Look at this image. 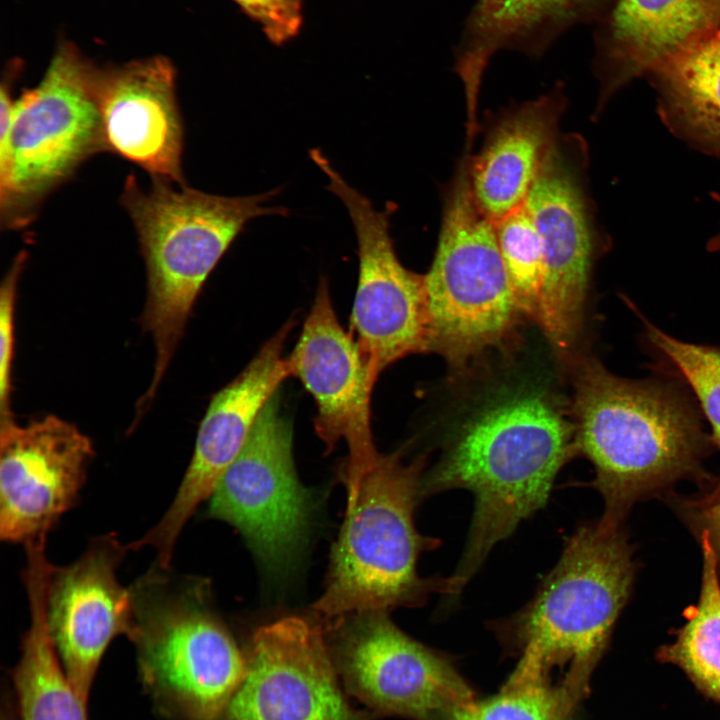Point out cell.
<instances>
[{
	"label": "cell",
	"instance_id": "cell-18",
	"mask_svg": "<svg viewBox=\"0 0 720 720\" xmlns=\"http://www.w3.org/2000/svg\"><path fill=\"white\" fill-rule=\"evenodd\" d=\"M176 75L164 56L101 68L97 104L106 152L134 163L152 179L185 185Z\"/></svg>",
	"mask_w": 720,
	"mask_h": 720
},
{
	"label": "cell",
	"instance_id": "cell-8",
	"mask_svg": "<svg viewBox=\"0 0 720 720\" xmlns=\"http://www.w3.org/2000/svg\"><path fill=\"white\" fill-rule=\"evenodd\" d=\"M129 588L130 638L149 680L193 720H219L246 660L213 611L207 585L154 564Z\"/></svg>",
	"mask_w": 720,
	"mask_h": 720
},
{
	"label": "cell",
	"instance_id": "cell-19",
	"mask_svg": "<svg viewBox=\"0 0 720 720\" xmlns=\"http://www.w3.org/2000/svg\"><path fill=\"white\" fill-rule=\"evenodd\" d=\"M720 23V0H617L598 36L596 113L633 77L651 74Z\"/></svg>",
	"mask_w": 720,
	"mask_h": 720
},
{
	"label": "cell",
	"instance_id": "cell-13",
	"mask_svg": "<svg viewBox=\"0 0 720 720\" xmlns=\"http://www.w3.org/2000/svg\"><path fill=\"white\" fill-rule=\"evenodd\" d=\"M321 629L289 616L254 634L245 673L219 720H373L347 700Z\"/></svg>",
	"mask_w": 720,
	"mask_h": 720
},
{
	"label": "cell",
	"instance_id": "cell-2",
	"mask_svg": "<svg viewBox=\"0 0 720 720\" xmlns=\"http://www.w3.org/2000/svg\"><path fill=\"white\" fill-rule=\"evenodd\" d=\"M631 552L618 526L579 527L526 606L495 624L518 657L512 674L580 703L631 588Z\"/></svg>",
	"mask_w": 720,
	"mask_h": 720
},
{
	"label": "cell",
	"instance_id": "cell-9",
	"mask_svg": "<svg viewBox=\"0 0 720 720\" xmlns=\"http://www.w3.org/2000/svg\"><path fill=\"white\" fill-rule=\"evenodd\" d=\"M334 622L327 646L340 682L372 713L450 720L477 699L448 657L406 635L387 612Z\"/></svg>",
	"mask_w": 720,
	"mask_h": 720
},
{
	"label": "cell",
	"instance_id": "cell-20",
	"mask_svg": "<svg viewBox=\"0 0 720 720\" xmlns=\"http://www.w3.org/2000/svg\"><path fill=\"white\" fill-rule=\"evenodd\" d=\"M565 106L560 88L502 113L480 151L468 157L470 187L492 222L523 206L550 151L558 142Z\"/></svg>",
	"mask_w": 720,
	"mask_h": 720
},
{
	"label": "cell",
	"instance_id": "cell-3",
	"mask_svg": "<svg viewBox=\"0 0 720 720\" xmlns=\"http://www.w3.org/2000/svg\"><path fill=\"white\" fill-rule=\"evenodd\" d=\"M152 181L143 189L129 174L120 195L145 262L142 321L156 350L151 384L137 405L142 410L157 392L206 279L230 245L252 219L288 213L284 207L266 205L280 189L227 197Z\"/></svg>",
	"mask_w": 720,
	"mask_h": 720
},
{
	"label": "cell",
	"instance_id": "cell-15",
	"mask_svg": "<svg viewBox=\"0 0 720 720\" xmlns=\"http://www.w3.org/2000/svg\"><path fill=\"white\" fill-rule=\"evenodd\" d=\"M294 327L286 322L247 367L210 401L200 423L194 453L176 495L161 519L130 550L152 547L155 564L170 568L176 542L197 507L210 498L218 481L242 450L261 410L291 376L285 342Z\"/></svg>",
	"mask_w": 720,
	"mask_h": 720
},
{
	"label": "cell",
	"instance_id": "cell-30",
	"mask_svg": "<svg viewBox=\"0 0 720 720\" xmlns=\"http://www.w3.org/2000/svg\"><path fill=\"white\" fill-rule=\"evenodd\" d=\"M707 521L709 523L710 536L713 543H716L720 549V497L712 498V504L707 511Z\"/></svg>",
	"mask_w": 720,
	"mask_h": 720
},
{
	"label": "cell",
	"instance_id": "cell-22",
	"mask_svg": "<svg viewBox=\"0 0 720 720\" xmlns=\"http://www.w3.org/2000/svg\"><path fill=\"white\" fill-rule=\"evenodd\" d=\"M46 544L25 546L23 573L30 625L14 673L22 720H87L85 705L71 685L53 643L48 623V593L54 567Z\"/></svg>",
	"mask_w": 720,
	"mask_h": 720
},
{
	"label": "cell",
	"instance_id": "cell-12",
	"mask_svg": "<svg viewBox=\"0 0 720 720\" xmlns=\"http://www.w3.org/2000/svg\"><path fill=\"white\" fill-rule=\"evenodd\" d=\"M586 151L560 140L523 204L544 255L542 309L537 325L552 347L570 355L581 335L590 277L601 238L584 184Z\"/></svg>",
	"mask_w": 720,
	"mask_h": 720
},
{
	"label": "cell",
	"instance_id": "cell-16",
	"mask_svg": "<svg viewBox=\"0 0 720 720\" xmlns=\"http://www.w3.org/2000/svg\"><path fill=\"white\" fill-rule=\"evenodd\" d=\"M93 456L89 437L57 416L0 422L1 539L46 542L77 502Z\"/></svg>",
	"mask_w": 720,
	"mask_h": 720
},
{
	"label": "cell",
	"instance_id": "cell-28",
	"mask_svg": "<svg viewBox=\"0 0 720 720\" xmlns=\"http://www.w3.org/2000/svg\"><path fill=\"white\" fill-rule=\"evenodd\" d=\"M27 258L26 251H20L16 255L0 287V422L14 419L10 406V394L15 302L17 285Z\"/></svg>",
	"mask_w": 720,
	"mask_h": 720
},
{
	"label": "cell",
	"instance_id": "cell-25",
	"mask_svg": "<svg viewBox=\"0 0 720 720\" xmlns=\"http://www.w3.org/2000/svg\"><path fill=\"white\" fill-rule=\"evenodd\" d=\"M494 228L520 309L537 324L542 309L544 255L536 226L523 205L494 222Z\"/></svg>",
	"mask_w": 720,
	"mask_h": 720
},
{
	"label": "cell",
	"instance_id": "cell-1",
	"mask_svg": "<svg viewBox=\"0 0 720 720\" xmlns=\"http://www.w3.org/2000/svg\"><path fill=\"white\" fill-rule=\"evenodd\" d=\"M575 454L572 421L536 385L500 391L461 425L421 487L422 496L453 488L474 496L467 542L451 575L459 592L491 549L545 505Z\"/></svg>",
	"mask_w": 720,
	"mask_h": 720
},
{
	"label": "cell",
	"instance_id": "cell-24",
	"mask_svg": "<svg viewBox=\"0 0 720 720\" xmlns=\"http://www.w3.org/2000/svg\"><path fill=\"white\" fill-rule=\"evenodd\" d=\"M702 586L698 603L687 610L686 623L659 657L682 668L706 694L720 702V583L717 554L708 530L701 536Z\"/></svg>",
	"mask_w": 720,
	"mask_h": 720
},
{
	"label": "cell",
	"instance_id": "cell-21",
	"mask_svg": "<svg viewBox=\"0 0 720 720\" xmlns=\"http://www.w3.org/2000/svg\"><path fill=\"white\" fill-rule=\"evenodd\" d=\"M604 1L476 0L455 49L466 110L477 111L483 75L496 53L540 57L563 33L593 17Z\"/></svg>",
	"mask_w": 720,
	"mask_h": 720
},
{
	"label": "cell",
	"instance_id": "cell-6",
	"mask_svg": "<svg viewBox=\"0 0 720 720\" xmlns=\"http://www.w3.org/2000/svg\"><path fill=\"white\" fill-rule=\"evenodd\" d=\"M424 467L425 456L406 462L399 449L380 454L365 475L332 549L326 589L313 605L320 617L415 607L432 592L453 596L451 576L417 573L420 553L439 544L414 524Z\"/></svg>",
	"mask_w": 720,
	"mask_h": 720
},
{
	"label": "cell",
	"instance_id": "cell-11",
	"mask_svg": "<svg viewBox=\"0 0 720 720\" xmlns=\"http://www.w3.org/2000/svg\"><path fill=\"white\" fill-rule=\"evenodd\" d=\"M309 155L326 175L327 189L345 205L355 230L359 273L351 331L375 385L381 372L395 361L428 351L425 275L408 270L397 257L390 236L395 205L388 203L384 210H376L320 149L310 150Z\"/></svg>",
	"mask_w": 720,
	"mask_h": 720
},
{
	"label": "cell",
	"instance_id": "cell-7",
	"mask_svg": "<svg viewBox=\"0 0 720 720\" xmlns=\"http://www.w3.org/2000/svg\"><path fill=\"white\" fill-rule=\"evenodd\" d=\"M428 351L455 369L501 347L523 315L494 228L470 187L468 156L448 189L438 245L425 275Z\"/></svg>",
	"mask_w": 720,
	"mask_h": 720
},
{
	"label": "cell",
	"instance_id": "cell-29",
	"mask_svg": "<svg viewBox=\"0 0 720 720\" xmlns=\"http://www.w3.org/2000/svg\"><path fill=\"white\" fill-rule=\"evenodd\" d=\"M231 1L260 25L266 38L275 46H282L296 38L303 26L304 0Z\"/></svg>",
	"mask_w": 720,
	"mask_h": 720
},
{
	"label": "cell",
	"instance_id": "cell-14",
	"mask_svg": "<svg viewBox=\"0 0 720 720\" xmlns=\"http://www.w3.org/2000/svg\"><path fill=\"white\" fill-rule=\"evenodd\" d=\"M286 358L291 376L302 382L316 403L314 427L327 452L341 440L347 444L344 481L348 511L363 478L380 456L370 421L374 384L354 337L337 318L326 278L320 280L299 339Z\"/></svg>",
	"mask_w": 720,
	"mask_h": 720
},
{
	"label": "cell",
	"instance_id": "cell-17",
	"mask_svg": "<svg viewBox=\"0 0 720 720\" xmlns=\"http://www.w3.org/2000/svg\"><path fill=\"white\" fill-rule=\"evenodd\" d=\"M127 545L112 533L94 538L86 551L64 567H54L48 593L51 637L66 675L87 702L100 660L120 634L130 637L133 603L117 569Z\"/></svg>",
	"mask_w": 720,
	"mask_h": 720
},
{
	"label": "cell",
	"instance_id": "cell-4",
	"mask_svg": "<svg viewBox=\"0 0 720 720\" xmlns=\"http://www.w3.org/2000/svg\"><path fill=\"white\" fill-rule=\"evenodd\" d=\"M578 454L594 465L601 521L619 526L640 495L693 470L703 448L694 411L661 384L612 374L598 360L577 369L572 404Z\"/></svg>",
	"mask_w": 720,
	"mask_h": 720
},
{
	"label": "cell",
	"instance_id": "cell-26",
	"mask_svg": "<svg viewBox=\"0 0 720 720\" xmlns=\"http://www.w3.org/2000/svg\"><path fill=\"white\" fill-rule=\"evenodd\" d=\"M578 705L560 689L510 675L497 694L475 699L450 720H575Z\"/></svg>",
	"mask_w": 720,
	"mask_h": 720
},
{
	"label": "cell",
	"instance_id": "cell-10",
	"mask_svg": "<svg viewBox=\"0 0 720 720\" xmlns=\"http://www.w3.org/2000/svg\"><path fill=\"white\" fill-rule=\"evenodd\" d=\"M292 422L276 392L261 410L242 450L218 481L209 516L235 527L272 575L289 571L312 514L311 492L293 461Z\"/></svg>",
	"mask_w": 720,
	"mask_h": 720
},
{
	"label": "cell",
	"instance_id": "cell-23",
	"mask_svg": "<svg viewBox=\"0 0 720 720\" xmlns=\"http://www.w3.org/2000/svg\"><path fill=\"white\" fill-rule=\"evenodd\" d=\"M650 75L665 126L694 148L720 159V23Z\"/></svg>",
	"mask_w": 720,
	"mask_h": 720
},
{
	"label": "cell",
	"instance_id": "cell-27",
	"mask_svg": "<svg viewBox=\"0 0 720 720\" xmlns=\"http://www.w3.org/2000/svg\"><path fill=\"white\" fill-rule=\"evenodd\" d=\"M647 338L695 393L720 449V348L678 340L645 321ZM720 497V484L713 498Z\"/></svg>",
	"mask_w": 720,
	"mask_h": 720
},
{
	"label": "cell",
	"instance_id": "cell-31",
	"mask_svg": "<svg viewBox=\"0 0 720 720\" xmlns=\"http://www.w3.org/2000/svg\"><path fill=\"white\" fill-rule=\"evenodd\" d=\"M712 196L720 203V194L713 193ZM707 248L712 252L720 250V232L709 240Z\"/></svg>",
	"mask_w": 720,
	"mask_h": 720
},
{
	"label": "cell",
	"instance_id": "cell-5",
	"mask_svg": "<svg viewBox=\"0 0 720 720\" xmlns=\"http://www.w3.org/2000/svg\"><path fill=\"white\" fill-rule=\"evenodd\" d=\"M100 68L71 42L58 44L32 88L14 98L17 74L0 89V225H30L46 198L92 156L106 152L97 104Z\"/></svg>",
	"mask_w": 720,
	"mask_h": 720
}]
</instances>
